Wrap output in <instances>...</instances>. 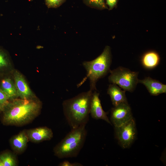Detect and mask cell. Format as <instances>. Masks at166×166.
<instances>
[{
  "label": "cell",
  "mask_w": 166,
  "mask_h": 166,
  "mask_svg": "<svg viewBox=\"0 0 166 166\" xmlns=\"http://www.w3.org/2000/svg\"><path fill=\"white\" fill-rule=\"evenodd\" d=\"M42 103L36 100L17 98L10 101L1 114L2 123L6 126L21 127L32 122L41 113Z\"/></svg>",
  "instance_id": "6da1fadb"
},
{
  "label": "cell",
  "mask_w": 166,
  "mask_h": 166,
  "mask_svg": "<svg viewBox=\"0 0 166 166\" xmlns=\"http://www.w3.org/2000/svg\"><path fill=\"white\" fill-rule=\"evenodd\" d=\"M93 93L90 89L63 102V113L71 129L86 125L89 121Z\"/></svg>",
  "instance_id": "7a4b0ae2"
},
{
  "label": "cell",
  "mask_w": 166,
  "mask_h": 166,
  "mask_svg": "<svg viewBox=\"0 0 166 166\" xmlns=\"http://www.w3.org/2000/svg\"><path fill=\"white\" fill-rule=\"evenodd\" d=\"M86 125L72 129L53 148L54 155L59 158L77 156L85 141L87 131Z\"/></svg>",
  "instance_id": "3957f363"
},
{
  "label": "cell",
  "mask_w": 166,
  "mask_h": 166,
  "mask_svg": "<svg viewBox=\"0 0 166 166\" xmlns=\"http://www.w3.org/2000/svg\"><path fill=\"white\" fill-rule=\"evenodd\" d=\"M111 62L110 48L107 46L102 53L97 58L83 62V66L87 71V77L90 81V90H96L97 80L110 71Z\"/></svg>",
  "instance_id": "277c9868"
},
{
  "label": "cell",
  "mask_w": 166,
  "mask_h": 166,
  "mask_svg": "<svg viewBox=\"0 0 166 166\" xmlns=\"http://www.w3.org/2000/svg\"><path fill=\"white\" fill-rule=\"evenodd\" d=\"M110 72L108 77L110 83L118 85L125 91L132 92L134 90L138 83V72L121 66L110 70Z\"/></svg>",
  "instance_id": "5b68a950"
},
{
  "label": "cell",
  "mask_w": 166,
  "mask_h": 166,
  "mask_svg": "<svg viewBox=\"0 0 166 166\" xmlns=\"http://www.w3.org/2000/svg\"><path fill=\"white\" fill-rule=\"evenodd\" d=\"M114 128L116 136L120 145L124 148L129 147L136 135V124L133 118L120 126Z\"/></svg>",
  "instance_id": "8992f818"
},
{
  "label": "cell",
  "mask_w": 166,
  "mask_h": 166,
  "mask_svg": "<svg viewBox=\"0 0 166 166\" xmlns=\"http://www.w3.org/2000/svg\"><path fill=\"white\" fill-rule=\"evenodd\" d=\"M133 118L131 108L128 103L120 104L113 108L110 121L114 126H120Z\"/></svg>",
  "instance_id": "52a82bcc"
},
{
  "label": "cell",
  "mask_w": 166,
  "mask_h": 166,
  "mask_svg": "<svg viewBox=\"0 0 166 166\" xmlns=\"http://www.w3.org/2000/svg\"><path fill=\"white\" fill-rule=\"evenodd\" d=\"M12 75L19 98L32 100L39 99L32 91L25 77L21 72L14 69Z\"/></svg>",
  "instance_id": "ba28073f"
},
{
  "label": "cell",
  "mask_w": 166,
  "mask_h": 166,
  "mask_svg": "<svg viewBox=\"0 0 166 166\" xmlns=\"http://www.w3.org/2000/svg\"><path fill=\"white\" fill-rule=\"evenodd\" d=\"M29 141L34 143H39L49 140L53 137L52 129L46 127L42 126L26 129Z\"/></svg>",
  "instance_id": "9c48e42d"
},
{
  "label": "cell",
  "mask_w": 166,
  "mask_h": 166,
  "mask_svg": "<svg viewBox=\"0 0 166 166\" xmlns=\"http://www.w3.org/2000/svg\"><path fill=\"white\" fill-rule=\"evenodd\" d=\"M0 89L7 96L10 101L19 98L12 73L0 75Z\"/></svg>",
  "instance_id": "30bf717a"
},
{
  "label": "cell",
  "mask_w": 166,
  "mask_h": 166,
  "mask_svg": "<svg viewBox=\"0 0 166 166\" xmlns=\"http://www.w3.org/2000/svg\"><path fill=\"white\" fill-rule=\"evenodd\" d=\"M99 95V93L96 91L93 93L90 103V114L93 118L102 120L111 124L106 113L102 108Z\"/></svg>",
  "instance_id": "8fae6325"
},
{
  "label": "cell",
  "mask_w": 166,
  "mask_h": 166,
  "mask_svg": "<svg viewBox=\"0 0 166 166\" xmlns=\"http://www.w3.org/2000/svg\"><path fill=\"white\" fill-rule=\"evenodd\" d=\"M29 141L26 129H24L13 136L10 138L9 143L13 152L16 155H19L25 151Z\"/></svg>",
  "instance_id": "7c38bea8"
},
{
  "label": "cell",
  "mask_w": 166,
  "mask_h": 166,
  "mask_svg": "<svg viewBox=\"0 0 166 166\" xmlns=\"http://www.w3.org/2000/svg\"><path fill=\"white\" fill-rule=\"evenodd\" d=\"M138 83L143 84L152 95L157 96L166 93V85L149 77H146L142 80L139 79Z\"/></svg>",
  "instance_id": "4fadbf2b"
},
{
  "label": "cell",
  "mask_w": 166,
  "mask_h": 166,
  "mask_svg": "<svg viewBox=\"0 0 166 166\" xmlns=\"http://www.w3.org/2000/svg\"><path fill=\"white\" fill-rule=\"evenodd\" d=\"M125 92L115 84H111L109 85L107 93L109 95L114 106L121 103H128Z\"/></svg>",
  "instance_id": "5bb4252c"
},
{
  "label": "cell",
  "mask_w": 166,
  "mask_h": 166,
  "mask_svg": "<svg viewBox=\"0 0 166 166\" xmlns=\"http://www.w3.org/2000/svg\"><path fill=\"white\" fill-rule=\"evenodd\" d=\"M14 69L9 53L0 46V75L12 73Z\"/></svg>",
  "instance_id": "9a60e30c"
},
{
  "label": "cell",
  "mask_w": 166,
  "mask_h": 166,
  "mask_svg": "<svg viewBox=\"0 0 166 166\" xmlns=\"http://www.w3.org/2000/svg\"><path fill=\"white\" fill-rule=\"evenodd\" d=\"M160 58L159 55L154 51H150L145 53L143 56L141 63L143 66L148 69L155 68L159 64Z\"/></svg>",
  "instance_id": "2e32d148"
},
{
  "label": "cell",
  "mask_w": 166,
  "mask_h": 166,
  "mask_svg": "<svg viewBox=\"0 0 166 166\" xmlns=\"http://www.w3.org/2000/svg\"><path fill=\"white\" fill-rule=\"evenodd\" d=\"M16 154L6 150L0 154V166H17L18 162Z\"/></svg>",
  "instance_id": "e0dca14e"
},
{
  "label": "cell",
  "mask_w": 166,
  "mask_h": 166,
  "mask_svg": "<svg viewBox=\"0 0 166 166\" xmlns=\"http://www.w3.org/2000/svg\"><path fill=\"white\" fill-rule=\"evenodd\" d=\"M9 101L7 96L0 89V114Z\"/></svg>",
  "instance_id": "ac0fdd59"
},
{
  "label": "cell",
  "mask_w": 166,
  "mask_h": 166,
  "mask_svg": "<svg viewBox=\"0 0 166 166\" xmlns=\"http://www.w3.org/2000/svg\"><path fill=\"white\" fill-rule=\"evenodd\" d=\"M88 5L101 9L107 8L104 0H85Z\"/></svg>",
  "instance_id": "d6986e66"
},
{
  "label": "cell",
  "mask_w": 166,
  "mask_h": 166,
  "mask_svg": "<svg viewBox=\"0 0 166 166\" xmlns=\"http://www.w3.org/2000/svg\"><path fill=\"white\" fill-rule=\"evenodd\" d=\"M65 0H45L47 6L49 8H57L60 6Z\"/></svg>",
  "instance_id": "ffe728a7"
},
{
  "label": "cell",
  "mask_w": 166,
  "mask_h": 166,
  "mask_svg": "<svg viewBox=\"0 0 166 166\" xmlns=\"http://www.w3.org/2000/svg\"><path fill=\"white\" fill-rule=\"evenodd\" d=\"M59 166H83L82 164L78 162L71 163L67 160H65L60 163Z\"/></svg>",
  "instance_id": "44dd1931"
},
{
  "label": "cell",
  "mask_w": 166,
  "mask_h": 166,
  "mask_svg": "<svg viewBox=\"0 0 166 166\" xmlns=\"http://www.w3.org/2000/svg\"><path fill=\"white\" fill-rule=\"evenodd\" d=\"M117 0H106L107 4L109 7L110 9H112L116 5Z\"/></svg>",
  "instance_id": "7402d4cb"
}]
</instances>
